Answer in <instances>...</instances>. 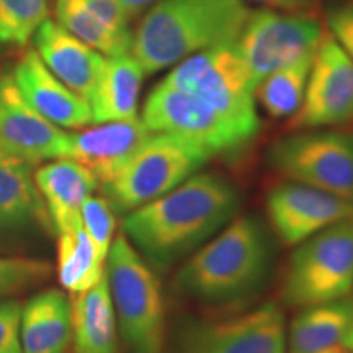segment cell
I'll return each instance as SVG.
<instances>
[{"mask_svg": "<svg viewBox=\"0 0 353 353\" xmlns=\"http://www.w3.org/2000/svg\"><path fill=\"white\" fill-rule=\"evenodd\" d=\"M239 196L224 176L196 172L164 196L126 213L123 234L157 267L190 257L236 216Z\"/></svg>", "mask_w": 353, "mask_h": 353, "instance_id": "1", "label": "cell"}, {"mask_svg": "<svg viewBox=\"0 0 353 353\" xmlns=\"http://www.w3.org/2000/svg\"><path fill=\"white\" fill-rule=\"evenodd\" d=\"M250 12L245 0H157L132 32L131 54L145 74L172 69L190 56L236 41Z\"/></svg>", "mask_w": 353, "mask_h": 353, "instance_id": "2", "label": "cell"}, {"mask_svg": "<svg viewBox=\"0 0 353 353\" xmlns=\"http://www.w3.org/2000/svg\"><path fill=\"white\" fill-rule=\"evenodd\" d=\"M270 262V241L262 223L254 216H234L185 259L176 272V285L198 301H234L263 283Z\"/></svg>", "mask_w": 353, "mask_h": 353, "instance_id": "3", "label": "cell"}, {"mask_svg": "<svg viewBox=\"0 0 353 353\" xmlns=\"http://www.w3.org/2000/svg\"><path fill=\"white\" fill-rule=\"evenodd\" d=\"M164 81L206 103L244 144L260 130L255 85L236 41L210 48L183 59Z\"/></svg>", "mask_w": 353, "mask_h": 353, "instance_id": "4", "label": "cell"}, {"mask_svg": "<svg viewBox=\"0 0 353 353\" xmlns=\"http://www.w3.org/2000/svg\"><path fill=\"white\" fill-rule=\"evenodd\" d=\"M118 334L128 353H162L165 347V306L161 281L139 250L118 234L105 260Z\"/></svg>", "mask_w": 353, "mask_h": 353, "instance_id": "5", "label": "cell"}, {"mask_svg": "<svg viewBox=\"0 0 353 353\" xmlns=\"http://www.w3.org/2000/svg\"><path fill=\"white\" fill-rule=\"evenodd\" d=\"M281 298L307 307L350 298L353 293V218L339 221L293 247Z\"/></svg>", "mask_w": 353, "mask_h": 353, "instance_id": "6", "label": "cell"}, {"mask_svg": "<svg viewBox=\"0 0 353 353\" xmlns=\"http://www.w3.org/2000/svg\"><path fill=\"white\" fill-rule=\"evenodd\" d=\"M210 156L179 138L152 132L117 176L103 185L114 213L130 211L164 196L200 172Z\"/></svg>", "mask_w": 353, "mask_h": 353, "instance_id": "7", "label": "cell"}, {"mask_svg": "<svg viewBox=\"0 0 353 353\" xmlns=\"http://www.w3.org/2000/svg\"><path fill=\"white\" fill-rule=\"evenodd\" d=\"M268 162L285 180L353 203V134L299 130L272 144Z\"/></svg>", "mask_w": 353, "mask_h": 353, "instance_id": "8", "label": "cell"}, {"mask_svg": "<svg viewBox=\"0 0 353 353\" xmlns=\"http://www.w3.org/2000/svg\"><path fill=\"white\" fill-rule=\"evenodd\" d=\"M322 34L319 20L307 13L265 7L250 12L236 44L259 85L275 70L314 54Z\"/></svg>", "mask_w": 353, "mask_h": 353, "instance_id": "9", "label": "cell"}, {"mask_svg": "<svg viewBox=\"0 0 353 353\" xmlns=\"http://www.w3.org/2000/svg\"><path fill=\"white\" fill-rule=\"evenodd\" d=\"M170 353H286V322L275 303L213 321H187Z\"/></svg>", "mask_w": 353, "mask_h": 353, "instance_id": "10", "label": "cell"}, {"mask_svg": "<svg viewBox=\"0 0 353 353\" xmlns=\"http://www.w3.org/2000/svg\"><path fill=\"white\" fill-rule=\"evenodd\" d=\"M139 118L151 132L187 141L210 157L228 156L245 145L208 105L165 81L152 88Z\"/></svg>", "mask_w": 353, "mask_h": 353, "instance_id": "11", "label": "cell"}, {"mask_svg": "<svg viewBox=\"0 0 353 353\" xmlns=\"http://www.w3.org/2000/svg\"><path fill=\"white\" fill-rule=\"evenodd\" d=\"M353 120V63L324 28L312 57L307 87L293 130H322Z\"/></svg>", "mask_w": 353, "mask_h": 353, "instance_id": "12", "label": "cell"}, {"mask_svg": "<svg viewBox=\"0 0 353 353\" xmlns=\"http://www.w3.org/2000/svg\"><path fill=\"white\" fill-rule=\"evenodd\" d=\"M69 132L41 117L21 97L12 72L0 76V151L30 165L65 159Z\"/></svg>", "mask_w": 353, "mask_h": 353, "instance_id": "13", "label": "cell"}, {"mask_svg": "<svg viewBox=\"0 0 353 353\" xmlns=\"http://www.w3.org/2000/svg\"><path fill=\"white\" fill-rule=\"evenodd\" d=\"M267 218L281 244L296 247L339 221L353 218V203L286 180L268 192Z\"/></svg>", "mask_w": 353, "mask_h": 353, "instance_id": "14", "label": "cell"}, {"mask_svg": "<svg viewBox=\"0 0 353 353\" xmlns=\"http://www.w3.org/2000/svg\"><path fill=\"white\" fill-rule=\"evenodd\" d=\"M151 134L141 118L94 123L87 130L69 132L65 159L82 164L103 187L112 182Z\"/></svg>", "mask_w": 353, "mask_h": 353, "instance_id": "15", "label": "cell"}, {"mask_svg": "<svg viewBox=\"0 0 353 353\" xmlns=\"http://www.w3.org/2000/svg\"><path fill=\"white\" fill-rule=\"evenodd\" d=\"M20 94L41 117L63 130L94 125L90 103L57 79L34 50H28L12 70Z\"/></svg>", "mask_w": 353, "mask_h": 353, "instance_id": "16", "label": "cell"}, {"mask_svg": "<svg viewBox=\"0 0 353 353\" xmlns=\"http://www.w3.org/2000/svg\"><path fill=\"white\" fill-rule=\"evenodd\" d=\"M33 39L44 65L70 90L90 100L107 57L51 19L43 21Z\"/></svg>", "mask_w": 353, "mask_h": 353, "instance_id": "17", "label": "cell"}, {"mask_svg": "<svg viewBox=\"0 0 353 353\" xmlns=\"http://www.w3.org/2000/svg\"><path fill=\"white\" fill-rule=\"evenodd\" d=\"M34 183L57 234L82 226V205L99 188L95 175L72 159L41 165L34 172Z\"/></svg>", "mask_w": 353, "mask_h": 353, "instance_id": "18", "label": "cell"}, {"mask_svg": "<svg viewBox=\"0 0 353 353\" xmlns=\"http://www.w3.org/2000/svg\"><path fill=\"white\" fill-rule=\"evenodd\" d=\"M20 342L23 353H68L72 347V304L64 291L44 290L26 301Z\"/></svg>", "mask_w": 353, "mask_h": 353, "instance_id": "19", "label": "cell"}, {"mask_svg": "<svg viewBox=\"0 0 353 353\" xmlns=\"http://www.w3.org/2000/svg\"><path fill=\"white\" fill-rule=\"evenodd\" d=\"M144 69L131 52L105 59L90 103L94 123L130 121L139 118V95Z\"/></svg>", "mask_w": 353, "mask_h": 353, "instance_id": "20", "label": "cell"}, {"mask_svg": "<svg viewBox=\"0 0 353 353\" xmlns=\"http://www.w3.org/2000/svg\"><path fill=\"white\" fill-rule=\"evenodd\" d=\"M74 353H118V324L107 276L70 294Z\"/></svg>", "mask_w": 353, "mask_h": 353, "instance_id": "21", "label": "cell"}, {"mask_svg": "<svg viewBox=\"0 0 353 353\" xmlns=\"http://www.w3.org/2000/svg\"><path fill=\"white\" fill-rule=\"evenodd\" d=\"M352 324V298L303 307L286 330V353H317L342 345Z\"/></svg>", "mask_w": 353, "mask_h": 353, "instance_id": "22", "label": "cell"}, {"mask_svg": "<svg viewBox=\"0 0 353 353\" xmlns=\"http://www.w3.org/2000/svg\"><path fill=\"white\" fill-rule=\"evenodd\" d=\"M48 219L33 165L0 151V229L46 224Z\"/></svg>", "mask_w": 353, "mask_h": 353, "instance_id": "23", "label": "cell"}, {"mask_svg": "<svg viewBox=\"0 0 353 353\" xmlns=\"http://www.w3.org/2000/svg\"><path fill=\"white\" fill-rule=\"evenodd\" d=\"M57 276L69 294L82 293L105 276V262L99 257L83 228L57 234Z\"/></svg>", "mask_w": 353, "mask_h": 353, "instance_id": "24", "label": "cell"}, {"mask_svg": "<svg viewBox=\"0 0 353 353\" xmlns=\"http://www.w3.org/2000/svg\"><path fill=\"white\" fill-rule=\"evenodd\" d=\"M56 21L105 57L131 52L132 32H118L100 20L81 0H54Z\"/></svg>", "mask_w": 353, "mask_h": 353, "instance_id": "25", "label": "cell"}, {"mask_svg": "<svg viewBox=\"0 0 353 353\" xmlns=\"http://www.w3.org/2000/svg\"><path fill=\"white\" fill-rule=\"evenodd\" d=\"M311 56H304L267 76L255 88V100L272 118H293L301 108L306 94Z\"/></svg>", "mask_w": 353, "mask_h": 353, "instance_id": "26", "label": "cell"}, {"mask_svg": "<svg viewBox=\"0 0 353 353\" xmlns=\"http://www.w3.org/2000/svg\"><path fill=\"white\" fill-rule=\"evenodd\" d=\"M48 13V0H0V52L26 46Z\"/></svg>", "mask_w": 353, "mask_h": 353, "instance_id": "27", "label": "cell"}, {"mask_svg": "<svg viewBox=\"0 0 353 353\" xmlns=\"http://www.w3.org/2000/svg\"><path fill=\"white\" fill-rule=\"evenodd\" d=\"M81 219L83 231L94 244L99 257L105 262L110 247L113 244L114 229H117L113 206L105 196L90 195L82 205Z\"/></svg>", "mask_w": 353, "mask_h": 353, "instance_id": "28", "label": "cell"}, {"mask_svg": "<svg viewBox=\"0 0 353 353\" xmlns=\"http://www.w3.org/2000/svg\"><path fill=\"white\" fill-rule=\"evenodd\" d=\"M50 263L37 259L0 257V298L30 288L50 275Z\"/></svg>", "mask_w": 353, "mask_h": 353, "instance_id": "29", "label": "cell"}, {"mask_svg": "<svg viewBox=\"0 0 353 353\" xmlns=\"http://www.w3.org/2000/svg\"><path fill=\"white\" fill-rule=\"evenodd\" d=\"M20 303L0 298V353H23L20 342Z\"/></svg>", "mask_w": 353, "mask_h": 353, "instance_id": "30", "label": "cell"}, {"mask_svg": "<svg viewBox=\"0 0 353 353\" xmlns=\"http://www.w3.org/2000/svg\"><path fill=\"white\" fill-rule=\"evenodd\" d=\"M327 32L353 63V2L335 6L327 12Z\"/></svg>", "mask_w": 353, "mask_h": 353, "instance_id": "31", "label": "cell"}, {"mask_svg": "<svg viewBox=\"0 0 353 353\" xmlns=\"http://www.w3.org/2000/svg\"><path fill=\"white\" fill-rule=\"evenodd\" d=\"M92 13L118 32H131V17L118 0H81Z\"/></svg>", "mask_w": 353, "mask_h": 353, "instance_id": "32", "label": "cell"}, {"mask_svg": "<svg viewBox=\"0 0 353 353\" xmlns=\"http://www.w3.org/2000/svg\"><path fill=\"white\" fill-rule=\"evenodd\" d=\"M245 2L263 3L268 8H278V10H301L307 7L312 0H245Z\"/></svg>", "mask_w": 353, "mask_h": 353, "instance_id": "33", "label": "cell"}, {"mask_svg": "<svg viewBox=\"0 0 353 353\" xmlns=\"http://www.w3.org/2000/svg\"><path fill=\"white\" fill-rule=\"evenodd\" d=\"M118 2H120L121 7L128 12V15H130L131 19H134L139 13L145 12L149 7H152L157 0H118Z\"/></svg>", "mask_w": 353, "mask_h": 353, "instance_id": "34", "label": "cell"}, {"mask_svg": "<svg viewBox=\"0 0 353 353\" xmlns=\"http://www.w3.org/2000/svg\"><path fill=\"white\" fill-rule=\"evenodd\" d=\"M342 345L345 347L347 350H353V324H352V327L348 329V332L345 335V339H343Z\"/></svg>", "mask_w": 353, "mask_h": 353, "instance_id": "35", "label": "cell"}, {"mask_svg": "<svg viewBox=\"0 0 353 353\" xmlns=\"http://www.w3.org/2000/svg\"><path fill=\"white\" fill-rule=\"evenodd\" d=\"M317 353H348V350L343 345H334V347H329V348H325V350H321Z\"/></svg>", "mask_w": 353, "mask_h": 353, "instance_id": "36", "label": "cell"}]
</instances>
